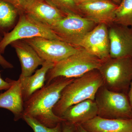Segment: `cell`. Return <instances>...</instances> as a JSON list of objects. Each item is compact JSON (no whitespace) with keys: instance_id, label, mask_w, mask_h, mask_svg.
Here are the masks:
<instances>
[{"instance_id":"cell-22","label":"cell","mask_w":132,"mask_h":132,"mask_svg":"<svg viewBox=\"0 0 132 132\" xmlns=\"http://www.w3.org/2000/svg\"><path fill=\"white\" fill-rule=\"evenodd\" d=\"M9 3L16 8L19 13H24L26 9L35 0H4Z\"/></svg>"},{"instance_id":"cell-7","label":"cell","mask_w":132,"mask_h":132,"mask_svg":"<svg viewBox=\"0 0 132 132\" xmlns=\"http://www.w3.org/2000/svg\"><path fill=\"white\" fill-rule=\"evenodd\" d=\"M97 25L86 17L68 14L50 28L60 40L79 47L81 40Z\"/></svg>"},{"instance_id":"cell-6","label":"cell","mask_w":132,"mask_h":132,"mask_svg":"<svg viewBox=\"0 0 132 132\" xmlns=\"http://www.w3.org/2000/svg\"><path fill=\"white\" fill-rule=\"evenodd\" d=\"M98 116L109 119H132V107L127 95L108 90L104 85L99 88L94 100Z\"/></svg>"},{"instance_id":"cell-13","label":"cell","mask_w":132,"mask_h":132,"mask_svg":"<svg viewBox=\"0 0 132 132\" xmlns=\"http://www.w3.org/2000/svg\"><path fill=\"white\" fill-rule=\"evenodd\" d=\"M24 13L50 28L67 15L45 0H35Z\"/></svg>"},{"instance_id":"cell-2","label":"cell","mask_w":132,"mask_h":132,"mask_svg":"<svg viewBox=\"0 0 132 132\" xmlns=\"http://www.w3.org/2000/svg\"><path fill=\"white\" fill-rule=\"evenodd\" d=\"M103 85V79L98 69L75 78L62 90L60 100L53 109L54 113L60 118L71 106L86 100H94L96 93Z\"/></svg>"},{"instance_id":"cell-27","label":"cell","mask_w":132,"mask_h":132,"mask_svg":"<svg viewBox=\"0 0 132 132\" xmlns=\"http://www.w3.org/2000/svg\"><path fill=\"white\" fill-rule=\"evenodd\" d=\"M128 97L131 106L132 107V80L130 84V88L128 93Z\"/></svg>"},{"instance_id":"cell-23","label":"cell","mask_w":132,"mask_h":132,"mask_svg":"<svg viewBox=\"0 0 132 132\" xmlns=\"http://www.w3.org/2000/svg\"><path fill=\"white\" fill-rule=\"evenodd\" d=\"M2 36L0 35V42L2 39ZM0 65L5 69H12L14 67L12 64L7 61L0 53Z\"/></svg>"},{"instance_id":"cell-18","label":"cell","mask_w":132,"mask_h":132,"mask_svg":"<svg viewBox=\"0 0 132 132\" xmlns=\"http://www.w3.org/2000/svg\"><path fill=\"white\" fill-rule=\"evenodd\" d=\"M19 12L9 3L0 0V35L9 32L15 26Z\"/></svg>"},{"instance_id":"cell-14","label":"cell","mask_w":132,"mask_h":132,"mask_svg":"<svg viewBox=\"0 0 132 132\" xmlns=\"http://www.w3.org/2000/svg\"><path fill=\"white\" fill-rule=\"evenodd\" d=\"M98 112L96 102L89 99L69 107L60 118L71 125H81L97 116Z\"/></svg>"},{"instance_id":"cell-20","label":"cell","mask_w":132,"mask_h":132,"mask_svg":"<svg viewBox=\"0 0 132 132\" xmlns=\"http://www.w3.org/2000/svg\"><path fill=\"white\" fill-rule=\"evenodd\" d=\"M45 1L66 14H74L83 16L76 0Z\"/></svg>"},{"instance_id":"cell-12","label":"cell","mask_w":132,"mask_h":132,"mask_svg":"<svg viewBox=\"0 0 132 132\" xmlns=\"http://www.w3.org/2000/svg\"><path fill=\"white\" fill-rule=\"evenodd\" d=\"M15 50L21 67L20 77L32 75L36 69L45 61L40 57L31 46L24 40H17L10 44Z\"/></svg>"},{"instance_id":"cell-19","label":"cell","mask_w":132,"mask_h":132,"mask_svg":"<svg viewBox=\"0 0 132 132\" xmlns=\"http://www.w3.org/2000/svg\"><path fill=\"white\" fill-rule=\"evenodd\" d=\"M114 23L132 28V0H121L116 10Z\"/></svg>"},{"instance_id":"cell-17","label":"cell","mask_w":132,"mask_h":132,"mask_svg":"<svg viewBox=\"0 0 132 132\" xmlns=\"http://www.w3.org/2000/svg\"><path fill=\"white\" fill-rule=\"evenodd\" d=\"M54 65L52 62L45 61L42 67L36 70L34 74L28 77H19L24 102L27 101L34 93L45 86L47 74Z\"/></svg>"},{"instance_id":"cell-25","label":"cell","mask_w":132,"mask_h":132,"mask_svg":"<svg viewBox=\"0 0 132 132\" xmlns=\"http://www.w3.org/2000/svg\"><path fill=\"white\" fill-rule=\"evenodd\" d=\"M75 126L63 121L62 122V132H74Z\"/></svg>"},{"instance_id":"cell-4","label":"cell","mask_w":132,"mask_h":132,"mask_svg":"<svg viewBox=\"0 0 132 132\" xmlns=\"http://www.w3.org/2000/svg\"><path fill=\"white\" fill-rule=\"evenodd\" d=\"M102 61L81 48L78 53L55 64L47 74L46 83L58 77H80L89 71L98 69Z\"/></svg>"},{"instance_id":"cell-10","label":"cell","mask_w":132,"mask_h":132,"mask_svg":"<svg viewBox=\"0 0 132 132\" xmlns=\"http://www.w3.org/2000/svg\"><path fill=\"white\" fill-rule=\"evenodd\" d=\"M118 6L112 0H95L79 5L84 17L96 24H104L108 27L114 22Z\"/></svg>"},{"instance_id":"cell-21","label":"cell","mask_w":132,"mask_h":132,"mask_svg":"<svg viewBox=\"0 0 132 132\" xmlns=\"http://www.w3.org/2000/svg\"><path fill=\"white\" fill-rule=\"evenodd\" d=\"M22 119L34 132H62V123H59L55 127L50 128L44 126L35 119L26 115H23Z\"/></svg>"},{"instance_id":"cell-9","label":"cell","mask_w":132,"mask_h":132,"mask_svg":"<svg viewBox=\"0 0 132 132\" xmlns=\"http://www.w3.org/2000/svg\"><path fill=\"white\" fill-rule=\"evenodd\" d=\"M79 47L102 60L108 59L110 57V48L108 26L97 24L81 40Z\"/></svg>"},{"instance_id":"cell-24","label":"cell","mask_w":132,"mask_h":132,"mask_svg":"<svg viewBox=\"0 0 132 132\" xmlns=\"http://www.w3.org/2000/svg\"><path fill=\"white\" fill-rule=\"evenodd\" d=\"M12 85V83L9 80V78H7L4 80L2 78L0 73V91L2 90H7Z\"/></svg>"},{"instance_id":"cell-5","label":"cell","mask_w":132,"mask_h":132,"mask_svg":"<svg viewBox=\"0 0 132 132\" xmlns=\"http://www.w3.org/2000/svg\"><path fill=\"white\" fill-rule=\"evenodd\" d=\"M35 37L59 39V37L48 26L42 24L25 13L19 14V20L13 29L4 34L0 42V53L3 54L13 42Z\"/></svg>"},{"instance_id":"cell-28","label":"cell","mask_w":132,"mask_h":132,"mask_svg":"<svg viewBox=\"0 0 132 132\" xmlns=\"http://www.w3.org/2000/svg\"><path fill=\"white\" fill-rule=\"evenodd\" d=\"M76 1L77 2L78 5H79L81 3L89 2L92 1H95V0H76Z\"/></svg>"},{"instance_id":"cell-30","label":"cell","mask_w":132,"mask_h":132,"mask_svg":"<svg viewBox=\"0 0 132 132\" xmlns=\"http://www.w3.org/2000/svg\"></svg>"},{"instance_id":"cell-15","label":"cell","mask_w":132,"mask_h":132,"mask_svg":"<svg viewBox=\"0 0 132 132\" xmlns=\"http://www.w3.org/2000/svg\"><path fill=\"white\" fill-rule=\"evenodd\" d=\"M12 83L9 88L0 94V108L11 111L14 116V120L22 119L24 115V102L22 98L20 81L9 79Z\"/></svg>"},{"instance_id":"cell-16","label":"cell","mask_w":132,"mask_h":132,"mask_svg":"<svg viewBox=\"0 0 132 132\" xmlns=\"http://www.w3.org/2000/svg\"><path fill=\"white\" fill-rule=\"evenodd\" d=\"M81 126L88 132H132V119H106L97 116Z\"/></svg>"},{"instance_id":"cell-26","label":"cell","mask_w":132,"mask_h":132,"mask_svg":"<svg viewBox=\"0 0 132 132\" xmlns=\"http://www.w3.org/2000/svg\"><path fill=\"white\" fill-rule=\"evenodd\" d=\"M74 132H88L85 130L81 125H75Z\"/></svg>"},{"instance_id":"cell-1","label":"cell","mask_w":132,"mask_h":132,"mask_svg":"<svg viewBox=\"0 0 132 132\" xmlns=\"http://www.w3.org/2000/svg\"><path fill=\"white\" fill-rule=\"evenodd\" d=\"M75 78L58 77L36 91L24 102V115L35 119L47 127H55L64 120L54 114L53 109L62 92Z\"/></svg>"},{"instance_id":"cell-8","label":"cell","mask_w":132,"mask_h":132,"mask_svg":"<svg viewBox=\"0 0 132 132\" xmlns=\"http://www.w3.org/2000/svg\"><path fill=\"white\" fill-rule=\"evenodd\" d=\"M22 40L31 46L43 60L54 64L78 53L82 48L75 47L60 40L42 37Z\"/></svg>"},{"instance_id":"cell-3","label":"cell","mask_w":132,"mask_h":132,"mask_svg":"<svg viewBox=\"0 0 132 132\" xmlns=\"http://www.w3.org/2000/svg\"><path fill=\"white\" fill-rule=\"evenodd\" d=\"M98 70L107 88L128 95L132 80V58L109 57L102 61Z\"/></svg>"},{"instance_id":"cell-29","label":"cell","mask_w":132,"mask_h":132,"mask_svg":"<svg viewBox=\"0 0 132 132\" xmlns=\"http://www.w3.org/2000/svg\"><path fill=\"white\" fill-rule=\"evenodd\" d=\"M112 1L117 5H119L120 4L121 0H112Z\"/></svg>"},{"instance_id":"cell-11","label":"cell","mask_w":132,"mask_h":132,"mask_svg":"<svg viewBox=\"0 0 132 132\" xmlns=\"http://www.w3.org/2000/svg\"><path fill=\"white\" fill-rule=\"evenodd\" d=\"M110 57L132 58V28L113 23L108 27Z\"/></svg>"}]
</instances>
